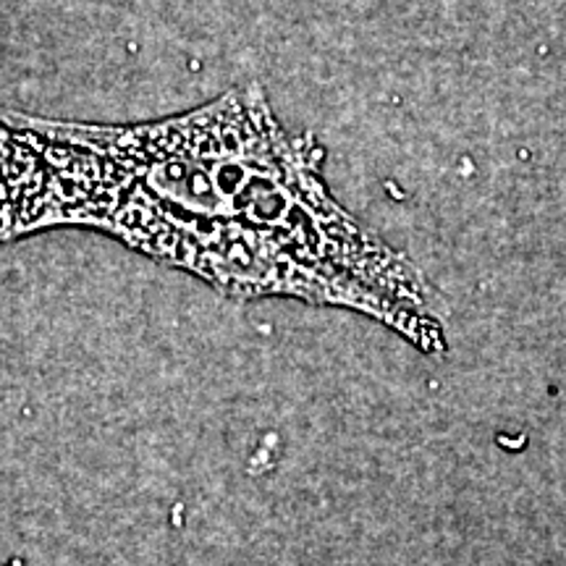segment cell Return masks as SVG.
Segmentation results:
<instances>
[{
	"label": "cell",
	"mask_w": 566,
	"mask_h": 566,
	"mask_svg": "<svg viewBox=\"0 0 566 566\" xmlns=\"http://www.w3.org/2000/svg\"><path fill=\"white\" fill-rule=\"evenodd\" d=\"M30 126L55 226L108 233L233 300L354 310L424 354L449 349L424 275L331 197L323 147L283 129L260 84L153 124Z\"/></svg>",
	"instance_id": "obj_1"
},
{
	"label": "cell",
	"mask_w": 566,
	"mask_h": 566,
	"mask_svg": "<svg viewBox=\"0 0 566 566\" xmlns=\"http://www.w3.org/2000/svg\"><path fill=\"white\" fill-rule=\"evenodd\" d=\"M48 229V163L40 137L0 124V244Z\"/></svg>",
	"instance_id": "obj_2"
}]
</instances>
